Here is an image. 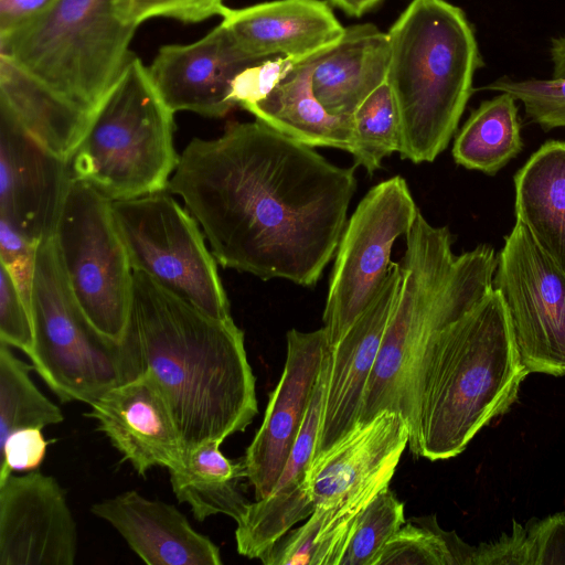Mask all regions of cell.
Masks as SVG:
<instances>
[{"label":"cell","mask_w":565,"mask_h":565,"mask_svg":"<svg viewBox=\"0 0 565 565\" xmlns=\"http://www.w3.org/2000/svg\"><path fill=\"white\" fill-rule=\"evenodd\" d=\"M297 62L290 57L276 56L247 67L233 82L232 102L245 109L260 100Z\"/></svg>","instance_id":"38"},{"label":"cell","mask_w":565,"mask_h":565,"mask_svg":"<svg viewBox=\"0 0 565 565\" xmlns=\"http://www.w3.org/2000/svg\"><path fill=\"white\" fill-rule=\"evenodd\" d=\"M515 216L565 274V142H544L514 175Z\"/></svg>","instance_id":"26"},{"label":"cell","mask_w":565,"mask_h":565,"mask_svg":"<svg viewBox=\"0 0 565 565\" xmlns=\"http://www.w3.org/2000/svg\"><path fill=\"white\" fill-rule=\"evenodd\" d=\"M352 119L355 164L373 174L385 157L398 152L402 141L399 110L387 78L360 104Z\"/></svg>","instance_id":"31"},{"label":"cell","mask_w":565,"mask_h":565,"mask_svg":"<svg viewBox=\"0 0 565 565\" xmlns=\"http://www.w3.org/2000/svg\"><path fill=\"white\" fill-rule=\"evenodd\" d=\"M312 57L298 61L260 100L247 106L255 118L309 147L353 154V119L329 113L311 87Z\"/></svg>","instance_id":"24"},{"label":"cell","mask_w":565,"mask_h":565,"mask_svg":"<svg viewBox=\"0 0 565 565\" xmlns=\"http://www.w3.org/2000/svg\"><path fill=\"white\" fill-rule=\"evenodd\" d=\"M331 347L328 349L321 374L306 418L291 448L273 492L249 503L246 521L255 534L266 541H277L292 526L308 519L316 505L307 490L306 476L315 457L328 381Z\"/></svg>","instance_id":"25"},{"label":"cell","mask_w":565,"mask_h":565,"mask_svg":"<svg viewBox=\"0 0 565 565\" xmlns=\"http://www.w3.org/2000/svg\"><path fill=\"white\" fill-rule=\"evenodd\" d=\"M72 181L70 161L0 110V217L38 244L53 238Z\"/></svg>","instance_id":"16"},{"label":"cell","mask_w":565,"mask_h":565,"mask_svg":"<svg viewBox=\"0 0 565 565\" xmlns=\"http://www.w3.org/2000/svg\"><path fill=\"white\" fill-rule=\"evenodd\" d=\"M31 366L0 341V446L18 429L60 424L64 415L33 383Z\"/></svg>","instance_id":"29"},{"label":"cell","mask_w":565,"mask_h":565,"mask_svg":"<svg viewBox=\"0 0 565 565\" xmlns=\"http://www.w3.org/2000/svg\"><path fill=\"white\" fill-rule=\"evenodd\" d=\"M525 565L565 564V513L531 520L523 526Z\"/></svg>","instance_id":"37"},{"label":"cell","mask_w":565,"mask_h":565,"mask_svg":"<svg viewBox=\"0 0 565 565\" xmlns=\"http://www.w3.org/2000/svg\"><path fill=\"white\" fill-rule=\"evenodd\" d=\"M390 57L388 33L372 23L345 28L335 44L312 57L313 94L329 113L351 117L387 78Z\"/></svg>","instance_id":"22"},{"label":"cell","mask_w":565,"mask_h":565,"mask_svg":"<svg viewBox=\"0 0 565 565\" xmlns=\"http://www.w3.org/2000/svg\"><path fill=\"white\" fill-rule=\"evenodd\" d=\"M30 312L32 367L64 403L96 402L125 382L120 344L85 317L67 285L54 237L38 247Z\"/></svg>","instance_id":"8"},{"label":"cell","mask_w":565,"mask_h":565,"mask_svg":"<svg viewBox=\"0 0 565 565\" xmlns=\"http://www.w3.org/2000/svg\"><path fill=\"white\" fill-rule=\"evenodd\" d=\"M111 201L73 178L54 239L67 285L88 321L120 343L129 317L132 267Z\"/></svg>","instance_id":"9"},{"label":"cell","mask_w":565,"mask_h":565,"mask_svg":"<svg viewBox=\"0 0 565 565\" xmlns=\"http://www.w3.org/2000/svg\"><path fill=\"white\" fill-rule=\"evenodd\" d=\"M85 416L139 476L181 463L184 445L171 408L149 372L122 382L89 405Z\"/></svg>","instance_id":"18"},{"label":"cell","mask_w":565,"mask_h":565,"mask_svg":"<svg viewBox=\"0 0 565 565\" xmlns=\"http://www.w3.org/2000/svg\"><path fill=\"white\" fill-rule=\"evenodd\" d=\"M387 81L402 122L398 153L433 162L449 145L472 93L478 43L463 11L446 0H413L387 32Z\"/></svg>","instance_id":"5"},{"label":"cell","mask_w":565,"mask_h":565,"mask_svg":"<svg viewBox=\"0 0 565 565\" xmlns=\"http://www.w3.org/2000/svg\"><path fill=\"white\" fill-rule=\"evenodd\" d=\"M408 441V425L395 412L356 423L309 466L306 486L316 508L373 499L388 487Z\"/></svg>","instance_id":"13"},{"label":"cell","mask_w":565,"mask_h":565,"mask_svg":"<svg viewBox=\"0 0 565 565\" xmlns=\"http://www.w3.org/2000/svg\"><path fill=\"white\" fill-rule=\"evenodd\" d=\"M0 110L40 145L71 161L92 115L0 54Z\"/></svg>","instance_id":"23"},{"label":"cell","mask_w":565,"mask_h":565,"mask_svg":"<svg viewBox=\"0 0 565 565\" xmlns=\"http://www.w3.org/2000/svg\"><path fill=\"white\" fill-rule=\"evenodd\" d=\"M49 441L41 428L28 427L13 431L0 446V482L12 471H33L43 462Z\"/></svg>","instance_id":"39"},{"label":"cell","mask_w":565,"mask_h":565,"mask_svg":"<svg viewBox=\"0 0 565 565\" xmlns=\"http://www.w3.org/2000/svg\"><path fill=\"white\" fill-rule=\"evenodd\" d=\"M401 286L367 381L358 423L382 411L415 424L425 353L438 328L493 290L498 255L488 245L454 255L447 227L419 212L405 235Z\"/></svg>","instance_id":"4"},{"label":"cell","mask_w":565,"mask_h":565,"mask_svg":"<svg viewBox=\"0 0 565 565\" xmlns=\"http://www.w3.org/2000/svg\"><path fill=\"white\" fill-rule=\"evenodd\" d=\"M382 0H329V2L345 14L351 17H361L365 12L370 11Z\"/></svg>","instance_id":"41"},{"label":"cell","mask_w":565,"mask_h":565,"mask_svg":"<svg viewBox=\"0 0 565 565\" xmlns=\"http://www.w3.org/2000/svg\"><path fill=\"white\" fill-rule=\"evenodd\" d=\"M57 0H0V36L32 21Z\"/></svg>","instance_id":"40"},{"label":"cell","mask_w":565,"mask_h":565,"mask_svg":"<svg viewBox=\"0 0 565 565\" xmlns=\"http://www.w3.org/2000/svg\"><path fill=\"white\" fill-rule=\"evenodd\" d=\"M493 288L434 333L425 353L409 449L430 461L461 454L518 399L527 376Z\"/></svg>","instance_id":"3"},{"label":"cell","mask_w":565,"mask_h":565,"mask_svg":"<svg viewBox=\"0 0 565 565\" xmlns=\"http://www.w3.org/2000/svg\"><path fill=\"white\" fill-rule=\"evenodd\" d=\"M148 565H221L218 546L173 504L125 491L90 507Z\"/></svg>","instance_id":"21"},{"label":"cell","mask_w":565,"mask_h":565,"mask_svg":"<svg viewBox=\"0 0 565 565\" xmlns=\"http://www.w3.org/2000/svg\"><path fill=\"white\" fill-rule=\"evenodd\" d=\"M0 341L20 349L26 355L33 345L30 308L10 273L2 265L0 267Z\"/></svg>","instance_id":"35"},{"label":"cell","mask_w":565,"mask_h":565,"mask_svg":"<svg viewBox=\"0 0 565 565\" xmlns=\"http://www.w3.org/2000/svg\"><path fill=\"white\" fill-rule=\"evenodd\" d=\"M419 210L404 178L373 186L345 224L330 278L323 328L334 347L370 306L391 265L395 241L412 228Z\"/></svg>","instance_id":"11"},{"label":"cell","mask_w":565,"mask_h":565,"mask_svg":"<svg viewBox=\"0 0 565 565\" xmlns=\"http://www.w3.org/2000/svg\"><path fill=\"white\" fill-rule=\"evenodd\" d=\"M287 355L281 376L269 396L265 416L246 449L244 462L255 499L268 497L298 437L326 353L330 348L324 328L287 332Z\"/></svg>","instance_id":"14"},{"label":"cell","mask_w":565,"mask_h":565,"mask_svg":"<svg viewBox=\"0 0 565 565\" xmlns=\"http://www.w3.org/2000/svg\"><path fill=\"white\" fill-rule=\"evenodd\" d=\"M405 521L404 503L388 487L382 489L360 513L339 565H373Z\"/></svg>","instance_id":"32"},{"label":"cell","mask_w":565,"mask_h":565,"mask_svg":"<svg viewBox=\"0 0 565 565\" xmlns=\"http://www.w3.org/2000/svg\"><path fill=\"white\" fill-rule=\"evenodd\" d=\"M173 114L132 53L92 115L70 161L73 178L111 202L167 190L180 158Z\"/></svg>","instance_id":"6"},{"label":"cell","mask_w":565,"mask_h":565,"mask_svg":"<svg viewBox=\"0 0 565 565\" xmlns=\"http://www.w3.org/2000/svg\"><path fill=\"white\" fill-rule=\"evenodd\" d=\"M223 441L210 440L184 451L182 461L168 469L175 498L189 504L199 522L216 514L243 516L249 502L239 489L247 478L244 459L231 460L223 455Z\"/></svg>","instance_id":"27"},{"label":"cell","mask_w":565,"mask_h":565,"mask_svg":"<svg viewBox=\"0 0 565 565\" xmlns=\"http://www.w3.org/2000/svg\"><path fill=\"white\" fill-rule=\"evenodd\" d=\"M39 245L0 217V262L29 308Z\"/></svg>","instance_id":"36"},{"label":"cell","mask_w":565,"mask_h":565,"mask_svg":"<svg viewBox=\"0 0 565 565\" xmlns=\"http://www.w3.org/2000/svg\"><path fill=\"white\" fill-rule=\"evenodd\" d=\"M475 550L431 514L406 520L373 565H472Z\"/></svg>","instance_id":"30"},{"label":"cell","mask_w":565,"mask_h":565,"mask_svg":"<svg viewBox=\"0 0 565 565\" xmlns=\"http://www.w3.org/2000/svg\"><path fill=\"white\" fill-rule=\"evenodd\" d=\"M551 56L553 62V77H565V35L552 40Z\"/></svg>","instance_id":"42"},{"label":"cell","mask_w":565,"mask_h":565,"mask_svg":"<svg viewBox=\"0 0 565 565\" xmlns=\"http://www.w3.org/2000/svg\"><path fill=\"white\" fill-rule=\"evenodd\" d=\"M125 382L149 372L158 382L188 451L244 431L258 413L244 333L134 270L121 342Z\"/></svg>","instance_id":"2"},{"label":"cell","mask_w":565,"mask_h":565,"mask_svg":"<svg viewBox=\"0 0 565 565\" xmlns=\"http://www.w3.org/2000/svg\"><path fill=\"white\" fill-rule=\"evenodd\" d=\"M117 0H57L45 12L0 36V54L93 115L127 64L137 26Z\"/></svg>","instance_id":"7"},{"label":"cell","mask_w":565,"mask_h":565,"mask_svg":"<svg viewBox=\"0 0 565 565\" xmlns=\"http://www.w3.org/2000/svg\"><path fill=\"white\" fill-rule=\"evenodd\" d=\"M493 288L527 373L565 375V274L518 220L498 255Z\"/></svg>","instance_id":"12"},{"label":"cell","mask_w":565,"mask_h":565,"mask_svg":"<svg viewBox=\"0 0 565 565\" xmlns=\"http://www.w3.org/2000/svg\"><path fill=\"white\" fill-rule=\"evenodd\" d=\"M483 89L508 93L520 100L526 116L544 130L565 128V77L521 81L501 77Z\"/></svg>","instance_id":"33"},{"label":"cell","mask_w":565,"mask_h":565,"mask_svg":"<svg viewBox=\"0 0 565 565\" xmlns=\"http://www.w3.org/2000/svg\"><path fill=\"white\" fill-rule=\"evenodd\" d=\"M399 263L392 262L381 289L343 338L331 347L328 381L315 456L356 423L365 387L401 286Z\"/></svg>","instance_id":"19"},{"label":"cell","mask_w":565,"mask_h":565,"mask_svg":"<svg viewBox=\"0 0 565 565\" xmlns=\"http://www.w3.org/2000/svg\"><path fill=\"white\" fill-rule=\"evenodd\" d=\"M116 7L119 17L135 26L156 17L196 23L222 15L226 8L224 0H117Z\"/></svg>","instance_id":"34"},{"label":"cell","mask_w":565,"mask_h":565,"mask_svg":"<svg viewBox=\"0 0 565 565\" xmlns=\"http://www.w3.org/2000/svg\"><path fill=\"white\" fill-rule=\"evenodd\" d=\"M77 541L54 477L33 470L0 482V565H73Z\"/></svg>","instance_id":"15"},{"label":"cell","mask_w":565,"mask_h":565,"mask_svg":"<svg viewBox=\"0 0 565 565\" xmlns=\"http://www.w3.org/2000/svg\"><path fill=\"white\" fill-rule=\"evenodd\" d=\"M222 18L239 49L255 57L301 61L335 44L345 30L324 0H274L238 9L226 7Z\"/></svg>","instance_id":"20"},{"label":"cell","mask_w":565,"mask_h":565,"mask_svg":"<svg viewBox=\"0 0 565 565\" xmlns=\"http://www.w3.org/2000/svg\"><path fill=\"white\" fill-rule=\"evenodd\" d=\"M111 209L132 270L212 318L232 319L215 257L188 210L162 192L114 201Z\"/></svg>","instance_id":"10"},{"label":"cell","mask_w":565,"mask_h":565,"mask_svg":"<svg viewBox=\"0 0 565 565\" xmlns=\"http://www.w3.org/2000/svg\"><path fill=\"white\" fill-rule=\"evenodd\" d=\"M355 167L335 166L256 119L192 139L167 190L183 200L223 267L310 287L335 254Z\"/></svg>","instance_id":"1"},{"label":"cell","mask_w":565,"mask_h":565,"mask_svg":"<svg viewBox=\"0 0 565 565\" xmlns=\"http://www.w3.org/2000/svg\"><path fill=\"white\" fill-rule=\"evenodd\" d=\"M268 58L242 51L221 22L193 43L160 47L148 71L172 111L221 118L235 107L231 93L236 76Z\"/></svg>","instance_id":"17"},{"label":"cell","mask_w":565,"mask_h":565,"mask_svg":"<svg viewBox=\"0 0 565 565\" xmlns=\"http://www.w3.org/2000/svg\"><path fill=\"white\" fill-rule=\"evenodd\" d=\"M515 102L510 94L500 93L471 113L451 150L457 164L492 175L521 152Z\"/></svg>","instance_id":"28"}]
</instances>
